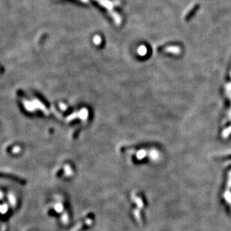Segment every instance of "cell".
I'll return each instance as SVG.
<instances>
[{
    "instance_id": "obj_1",
    "label": "cell",
    "mask_w": 231,
    "mask_h": 231,
    "mask_svg": "<svg viewBox=\"0 0 231 231\" xmlns=\"http://www.w3.org/2000/svg\"><path fill=\"white\" fill-rule=\"evenodd\" d=\"M230 188H231V171L229 172L228 174V181H227V189H226L225 192L224 194V198H225L226 201L228 203V204L230 206L231 208V194H230Z\"/></svg>"
},
{
    "instance_id": "obj_2",
    "label": "cell",
    "mask_w": 231,
    "mask_h": 231,
    "mask_svg": "<svg viewBox=\"0 0 231 231\" xmlns=\"http://www.w3.org/2000/svg\"><path fill=\"white\" fill-rule=\"evenodd\" d=\"M63 205H62V203H61V202H58L54 206V209L57 212H62V211H63Z\"/></svg>"
},
{
    "instance_id": "obj_7",
    "label": "cell",
    "mask_w": 231,
    "mask_h": 231,
    "mask_svg": "<svg viewBox=\"0 0 231 231\" xmlns=\"http://www.w3.org/2000/svg\"><path fill=\"white\" fill-rule=\"evenodd\" d=\"M81 227H82V224H79V225H77V226H76V227H74V228H73V230H72V231H76V230H79V229H80V228H81Z\"/></svg>"
},
{
    "instance_id": "obj_9",
    "label": "cell",
    "mask_w": 231,
    "mask_h": 231,
    "mask_svg": "<svg viewBox=\"0 0 231 231\" xmlns=\"http://www.w3.org/2000/svg\"><path fill=\"white\" fill-rule=\"evenodd\" d=\"M2 231H5V227H3L2 230Z\"/></svg>"
},
{
    "instance_id": "obj_3",
    "label": "cell",
    "mask_w": 231,
    "mask_h": 231,
    "mask_svg": "<svg viewBox=\"0 0 231 231\" xmlns=\"http://www.w3.org/2000/svg\"><path fill=\"white\" fill-rule=\"evenodd\" d=\"M8 199L11 204L13 206H15V205H16V198H15L14 195L13 194L10 193L8 195Z\"/></svg>"
},
{
    "instance_id": "obj_6",
    "label": "cell",
    "mask_w": 231,
    "mask_h": 231,
    "mask_svg": "<svg viewBox=\"0 0 231 231\" xmlns=\"http://www.w3.org/2000/svg\"><path fill=\"white\" fill-rule=\"evenodd\" d=\"M20 148L19 147H16L14 148L13 153H17L20 152Z\"/></svg>"
},
{
    "instance_id": "obj_8",
    "label": "cell",
    "mask_w": 231,
    "mask_h": 231,
    "mask_svg": "<svg viewBox=\"0 0 231 231\" xmlns=\"http://www.w3.org/2000/svg\"><path fill=\"white\" fill-rule=\"evenodd\" d=\"M2 193L1 192H0V199H2Z\"/></svg>"
},
{
    "instance_id": "obj_4",
    "label": "cell",
    "mask_w": 231,
    "mask_h": 231,
    "mask_svg": "<svg viewBox=\"0 0 231 231\" xmlns=\"http://www.w3.org/2000/svg\"><path fill=\"white\" fill-rule=\"evenodd\" d=\"M65 173H66L67 176H70L72 175V174H73V171H72L71 168H70L69 165H65Z\"/></svg>"
},
{
    "instance_id": "obj_5",
    "label": "cell",
    "mask_w": 231,
    "mask_h": 231,
    "mask_svg": "<svg viewBox=\"0 0 231 231\" xmlns=\"http://www.w3.org/2000/svg\"><path fill=\"white\" fill-rule=\"evenodd\" d=\"M69 221V218H68V215L67 213L64 214L63 216H62V221L64 222V224H67Z\"/></svg>"
}]
</instances>
